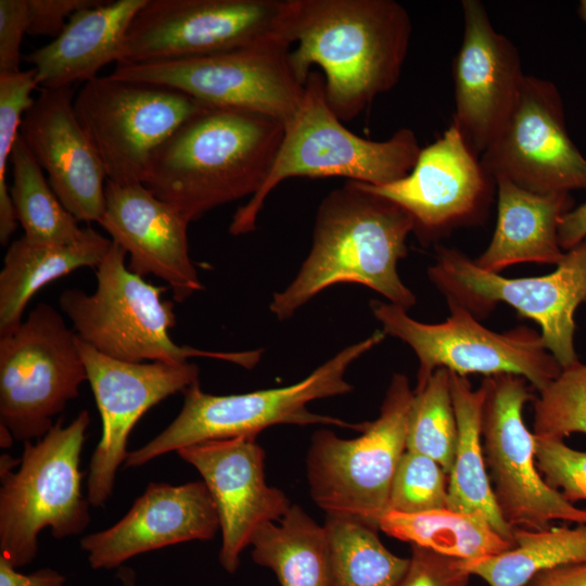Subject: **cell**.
<instances>
[{"label":"cell","mask_w":586,"mask_h":586,"mask_svg":"<svg viewBox=\"0 0 586 586\" xmlns=\"http://www.w3.org/2000/svg\"><path fill=\"white\" fill-rule=\"evenodd\" d=\"M411 29L393 0H285L280 36L296 43L290 62L298 80L319 66L328 105L349 122L396 86Z\"/></svg>","instance_id":"6da1fadb"},{"label":"cell","mask_w":586,"mask_h":586,"mask_svg":"<svg viewBox=\"0 0 586 586\" xmlns=\"http://www.w3.org/2000/svg\"><path fill=\"white\" fill-rule=\"evenodd\" d=\"M284 124L259 113L204 106L153 153L142 183L189 224L253 196L265 182Z\"/></svg>","instance_id":"7a4b0ae2"},{"label":"cell","mask_w":586,"mask_h":586,"mask_svg":"<svg viewBox=\"0 0 586 586\" xmlns=\"http://www.w3.org/2000/svg\"><path fill=\"white\" fill-rule=\"evenodd\" d=\"M411 216L356 181H346L320 203L313 246L292 282L269 305L284 321L323 290L340 283L365 285L406 310L417 298L397 266L413 232Z\"/></svg>","instance_id":"3957f363"},{"label":"cell","mask_w":586,"mask_h":586,"mask_svg":"<svg viewBox=\"0 0 586 586\" xmlns=\"http://www.w3.org/2000/svg\"><path fill=\"white\" fill-rule=\"evenodd\" d=\"M385 335L383 330L374 331L336 353L303 380L283 387L213 395L203 392L196 382L183 392L178 416L145 445L129 451L124 466L138 468L164 454L206 441L257 436L277 424L335 425L361 432L367 422L352 423L316 413L307 405L352 392L354 386L345 379L347 369Z\"/></svg>","instance_id":"277c9868"},{"label":"cell","mask_w":586,"mask_h":586,"mask_svg":"<svg viewBox=\"0 0 586 586\" xmlns=\"http://www.w3.org/2000/svg\"><path fill=\"white\" fill-rule=\"evenodd\" d=\"M420 151L417 136L408 128L383 141L349 131L327 103L322 73L311 71L297 112L284 124V136L265 182L237 209L229 232L240 235L254 231L266 199L289 178L343 177L383 186L407 176Z\"/></svg>","instance_id":"5b68a950"},{"label":"cell","mask_w":586,"mask_h":586,"mask_svg":"<svg viewBox=\"0 0 586 586\" xmlns=\"http://www.w3.org/2000/svg\"><path fill=\"white\" fill-rule=\"evenodd\" d=\"M126 255L112 242L95 268V291L67 289L60 295V307L79 340L102 355L129 362L180 364L208 357L245 369L258 364L263 349L225 353L176 344L169 333L176 324L174 303L162 297L168 286L153 285L131 272Z\"/></svg>","instance_id":"8992f818"},{"label":"cell","mask_w":586,"mask_h":586,"mask_svg":"<svg viewBox=\"0 0 586 586\" xmlns=\"http://www.w3.org/2000/svg\"><path fill=\"white\" fill-rule=\"evenodd\" d=\"M89 423L87 410L65 426L58 421L36 443H24L16 471L0 473V557L14 568L35 559L42 530L62 539L88 526L79 462Z\"/></svg>","instance_id":"52a82bcc"},{"label":"cell","mask_w":586,"mask_h":586,"mask_svg":"<svg viewBox=\"0 0 586 586\" xmlns=\"http://www.w3.org/2000/svg\"><path fill=\"white\" fill-rule=\"evenodd\" d=\"M413 390L403 373L393 374L379 417L355 438L328 429L316 431L306 456L309 494L326 513L379 530L398 462L406 451Z\"/></svg>","instance_id":"ba28073f"},{"label":"cell","mask_w":586,"mask_h":586,"mask_svg":"<svg viewBox=\"0 0 586 586\" xmlns=\"http://www.w3.org/2000/svg\"><path fill=\"white\" fill-rule=\"evenodd\" d=\"M446 302L450 314L441 323L415 320L406 309L390 302L372 300L369 304L384 333L408 344L418 357L413 392L420 391L438 368L463 377L470 373L486 377L515 374L538 392L562 371L535 330L518 327L498 333L481 324L460 304Z\"/></svg>","instance_id":"9c48e42d"},{"label":"cell","mask_w":586,"mask_h":586,"mask_svg":"<svg viewBox=\"0 0 586 586\" xmlns=\"http://www.w3.org/2000/svg\"><path fill=\"white\" fill-rule=\"evenodd\" d=\"M428 275L446 301L460 304L475 318L500 302L510 305L538 323L546 348L562 369L578 362L574 314L586 302V239L564 253L553 272L540 277L505 278L445 246L437 247Z\"/></svg>","instance_id":"30bf717a"},{"label":"cell","mask_w":586,"mask_h":586,"mask_svg":"<svg viewBox=\"0 0 586 586\" xmlns=\"http://www.w3.org/2000/svg\"><path fill=\"white\" fill-rule=\"evenodd\" d=\"M87 379L75 332L51 305L38 304L0 336V426L23 443L41 438Z\"/></svg>","instance_id":"8fae6325"},{"label":"cell","mask_w":586,"mask_h":586,"mask_svg":"<svg viewBox=\"0 0 586 586\" xmlns=\"http://www.w3.org/2000/svg\"><path fill=\"white\" fill-rule=\"evenodd\" d=\"M290 44L272 40L230 52L140 64H117L111 77L165 86L206 106L251 111L288 123L305 85L290 62Z\"/></svg>","instance_id":"7c38bea8"},{"label":"cell","mask_w":586,"mask_h":586,"mask_svg":"<svg viewBox=\"0 0 586 586\" xmlns=\"http://www.w3.org/2000/svg\"><path fill=\"white\" fill-rule=\"evenodd\" d=\"M482 446L488 479L502 519L514 530H545L556 520L586 524V509L570 502L538 472L536 440L523 420L534 400L527 381L502 373L486 377Z\"/></svg>","instance_id":"4fadbf2b"},{"label":"cell","mask_w":586,"mask_h":586,"mask_svg":"<svg viewBox=\"0 0 586 586\" xmlns=\"http://www.w3.org/2000/svg\"><path fill=\"white\" fill-rule=\"evenodd\" d=\"M204 106L173 88L110 75L86 81L74 98L107 180L120 183L142 182L157 148Z\"/></svg>","instance_id":"5bb4252c"},{"label":"cell","mask_w":586,"mask_h":586,"mask_svg":"<svg viewBox=\"0 0 586 586\" xmlns=\"http://www.w3.org/2000/svg\"><path fill=\"white\" fill-rule=\"evenodd\" d=\"M284 11L285 0H148L128 29L117 64L188 59L284 41L280 36Z\"/></svg>","instance_id":"9a60e30c"},{"label":"cell","mask_w":586,"mask_h":586,"mask_svg":"<svg viewBox=\"0 0 586 586\" xmlns=\"http://www.w3.org/2000/svg\"><path fill=\"white\" fill-rule=\"evenodd\" d=\"M495 180L538 194L586 190V158L569 136L553 82L525 75L504 129L480 157Z\"/></svg>","instance_id":"2e32d148"},{"label":"cell","mask_w":586,"mask_h":586,"mask_svg":"<svg viewBox=\"0 0 586 586\" xmlns=\"http://www.w3.org/2000/svg\"><path fill=\"white\" fill-rule=\"evenodd\" d=\"M102 421L101 438L90 457L87 497L101 507L113 493L117 470L124 464L128 437L152 407L199 382V367L186 361L129 362L100 354L76 336Z\"/></svg>","instance_id":"e0dca14e"},{"label":"cell","mask_w":586,"mask_h":586,"mask_svg":"<svg viewBox=\"0 0 586 586\" xmlns=\"http://www.w3.org/2000/svg\"><path fill=\"white\" fill-rule=\"evenodd\" d=\"M360 186L406 211L423 243L455 228L482 222L496 189L495 180L451 123L421 149L407 176L383 186Z\"/></svg>","instance_id":"ac0fdd59"},{"label":"cell","mask_w":586,"mask_h":586,"mask_svg":"<svg viewBox=\"0 0 586 586\" xmlns=\"http://www.w3.org/2000/svg\"><path fill=\"white\" fill-rule=\"evenodd\" d=\"M463 36L453 62L455 111L450 120L479 156L507 124L525 74L513 42L498 33L485 5L462 0Z\"/></svg>","instance_id":"d6986e66"},{"label":"cell","mask_w":586,"mask_h":586,"mask_svg":"<svg viewBox=\"0 0 586 586\" xmlns=\"http://www.w3.org/2000/svg\"><path fill=\"white\" fill-rule=\"evenodd\" d=\"M257 436L214 440L177 450L201 474L215 504L221 531L219 563L230 574L257 530L278 522L292 507L265 477V450Z\"/></svg>","instance_id":"ffe728a7"},{"label":"cell","mask_w":586,"mask_h":586,"mask_svg":"<svg viewBox=\"0 0 586 586\" xmlns=\"http://www.w3.org/2000/svg\"><path fill=\"white\" fill-rule=\"evenodd\" d=\"M74 98L72 87L40 89L23 117L20 136L63 206L78 221L99 222L107 176L76 116Z\"/></svg>","instance_id":"44dd1931"},{"label":"cell","mask_w":586,"mask_h":586,"mask_svg":"<svg viewBox=\"0 0 586 586\" xmlns=\"http://www.w3.org/2000/svg\"><path fill=\"white\" fill-rule=\"evenodd\" d=\"M98 224L129 255L128 269L162 279L174 301L182 303L204 289L189 253V222L142 182L107 180Z\"/></svg>","instance_id":"7402d4cb"},{"label":"cell","mask_w":586,"mask_h":586,"mask_svg":"<svg viewBox=\"0 0 586 586\" xmlns=\"http://www.w3.org/2000/svg\"><path fill=\"white\" fill-rule=\"evenodd\" d=\"M219 528L215 504L203 481L151 483L118 522L86 535L80 547L92 569H114L148 551L209 540Z\"/></svg>","instance_id":"603a6c76"},{"label":"cell","mask_w":586,"mask_h":586,"mask_svg":"<svg viewBox=\"0 0 586 586\" xmlns=\"http://www.w3.org/2000/svg\"><path fill=\"white\" fill-rule=\"evenodd\" d=\"M148 0H115L75 12L48 44L25 56L40 88L72 87L118 62L128 29Z\"/></svg>","instance_id":"cb8c5ba5"},{"label":"cell","mask_w":586,"mask_h":586,"mask_svg":"<svg viewBox=\"0 0 586 586\" xmlns=\"http://www.w3.org/2000/svg\"><path fill=\"white\" fill-rule=\"evenodd\" d=\"M497 222L487 249L475 259L482 269L498 272L519 263L558 265L564 253L558 229L572 209L568 192L538 194L497 178Z\"/></svg>","instance_id":"d4e9b609"},{"label":"cell","mask_w":586,"mask_h":586,"mask_svg":"<svg viewBox=\"0 0 586 586\" xmlns=\"http://www.w3.org/2000/svg\"><path fill=\"white\" fill-rule=\"evenodd\" d=\"M111 244L90 226L66 244L33 243L24 235L13 241L0 272V336L20 327L28 302L41 288L78 268H97Z\"/></svg>","instance_id":"484cf974"},{"label":"cell","mask_w":586,"mask_h":586,"mask_svg":"<svg viewBox=\"0 0 586 586\" xmlns=\"http://www.w3.org/2000/svg\"><path fill=\"white\" fill-rule=\"evenodd\" d=\"M449 378L458 438L448 474L447 508L484 515L494 530L514 546V530L502 519L496 505L483 454L485 386L482 383L474 390L467 377L451 371Z\"/></svg>","instance_id":"4316f807"},{"label":"cell","mask_w":586,"mask_h":586,"mask_svg":"<svg viewBox=\"0 0 586 586\" xmlns=\"http://www.w3.org/2000/svg\"><path fill=\"white\" fill-rule=\"evenodd\" d=\"M385 534L460 561H475L512 547L487 519L476 512L448 508L421 513L387 511L379 523Z\"/></svg>","instance_id":"83f0119b"},{"label":"cell","mask_w":586,"mask_h":586,"mask_svg":"<svg viewBox=\"0 0 586 586\" xmlns=\"http://www.w3.org/2000/svg\"><path fill=\"white\" fill-rule=\"evenodd\" d=\"M251 546L254 562L271 570L280 586H329L323 525L300 506L262 525Z\"/></svg>","instance_id":"f1b7e54d"},{"label":"cell","mask_w":586,"mask_h":586,"mask_svg":"<svg viewBox=\"0 0 586 586\" xmlns=\"http://www.w3.org/2000/svg\"><path fill=\"white\" fill-rule=\"evenodd\" d=\"M514 547L497 556L460 561L488 586H523L536 573L586 561V524L545 530L514 528Z\"/></svg>","instance_id":"f546056e"},{"label":"cell","mask_w":586,"mask_h":586,"mask_svg":"<svg viewBox=\"0 0 586 586\" xmlns=\"http://www.w3.org/2000/svg\"><path fill=\"white\" fill-rule=\"evenodd\" d=\"M329 586H397L409 558L391 552L372 528L352 518L326 513Z\"/></svg>","instance_id":"4dcf8cb0"},{"label":"cell","mask_w":586,"mask_h":586,"mask_svg":"<svg viewBox=\"0 0 586 586\" xmlns=\"http://www.w3.org/2000/svg\"><path fill=\"white\" fill-rule=\"evenodd\" d=\"M10 160L13 183L9 193L24 237L38 244H66L79 239L84 228L58 199L20 135Z\"/></svg>","instance_id":"1f68e13d"},{"label":"cell","mask_w":586,"mask_h":586,"mask_svg":"<svg viewBox=\"0 0 586 586\" xmlns=\"http://www.w3.org/2000/svg\"><path fill=\"white\" fill-rule=\"evenodd\" d=\"M457 438L449 371L438 368L420 391L413 392L407 420L406 450L433 459L449 474Z\"/></svg>","instance_id":"d6a6232c"},{"label":"cell","mask_w":586,"mask_h":586,"mask_svg":"<svg viewBox=\"0 0 586 586\" xmlns=\"http://www.w3.org/2000/svg\"><path fill=\"white\" fill-rule=\"evenodd\" d=\"M534 398L533 434L537 438L563 441L573 433L586 434V365L577 362L560 374Z\"/></svg>","instance_id":"836d02e7"},{"label":"cell","mask_w":586,"mask_h":586,"mask_svg":"<svg viewBox=\"0 0 586 586\" xmlns=\"http://www.w3.org/2000/svg\"><path fill=\"white\" fill-rule=\"evenodd\" d=\"M38 87L34 68L0 73V242L5 245L17 228L15 212L7 184L8 162L20 135L27 110L33 105V90Z\"/></svg>","instance_id":"e575fe53"},{"label":"cell","mask_w":586,"mask_h":586,"mask_svg":"<svg viewBox=\"0 0 586 586\" xmlns=\"http://www.w3.org/2000/svg\"><path fill=\"white\" fill-rule=\"evenodd\" d=\"M448 474L433 459L406 450L396 468L388 510L421 513L447 508Z\"/></svg>","instance_id":"d590c367"},{"label":"cell","mask_w":586,"mask_h":586,"mask_svg":"<svg viewBox=\"0 0 586 586\" xmlns=\"http://www.w3.org/2000/svg\"><path fill=\"white\" fill-rule=\"evenodd\" d=\"M535 440L536 466L547 484L572 504L586 500V451L563 441Z\"/></svg>","instance_id":"8d00e7d4"},{"label":"cell","mask_w":586,"mask_h":586,"mask_svg":"<svg viewBox=\"0 0 586 586\" xmlns=\"http://www.w3.org/2000/svg\"><path fill=\"white\" fill-rule=\"evenodd\" d=\"M470 578L460 560L411 545L408 570L397 586H469Z\"/></svg>","instance_id":"74e56055"},{"label":"cell","mask_w":586,"mask_h":586,"mask_svg":"<svg viewBox=\"0 0 586 586\" xmlns=\"http://www.w3.org/2000/svg\"><path fill=\"white\" fill-rule=\"evenodd\" d=\"M27 29V1L0 0V73L21 71V46Z\"/></svg>","instance_id":"f35d334b"},{"label":"cell","mask_w":586,"mask_h":586,"mask_svg":"<svg viewBox=\"0 0 586 586\" xmlns=\"http://www.w3.org/2000/svg\"><path fill=\"white\" fill-rule=\"evenodd\" d=\"M28 9V29L31 36L55 38L69 17L77 11L95 5L98 0H26Z\"/></svg>","instance_id":"ab89813d"},{"label":"cell","mask_w":586,"mask_h":586,"mask_svg":"<svg viewBox=\"0 0 586 586\" xmlns=\"http://www.w3.org/2000/svg\"><path fill=\"white\" fill-rule=\"evenodd\" d=\"M65 582V576L53 569L46 568L24 574L0 557V586H64Z\"/></svg>","instance_id":"60d3db41"},{"label":"cell","mask_w":586,"mask_h":586,"mask_svg":"<svg viewBox=\"0 0 586 586\" xmlns=\"http://www.w3.org/2000/svg\"><path fill=\"white\" fill-rule=\"evenodd\" d=\"M523 586H586V561L540 571Z\"/></svg>","instance_id":"b9f144b4"},{"label":"cell","mask_w":586,"mask_h":586,"mask_svg":"<svg viewBox=\"0 0 586 586\" xmlns=\"http://www.w3.org/2000/svg\"><path fill=\"white\" fill-rule=\"evenodd\" d=\"M586 239V202L569 211L560 220L558 241L563 252Z\"/></svg>","instance_id":"7bdbcfd3"},{"label":"cell","mask_w":586,"mask_h":586,"mask_svg":"<svg viewBox=\"0 0 586 586\" xmlns=\"http://www.w3.org/2000/svg\"><path fill=\"white\" fill-rule=\"evenodd\" d=\"M118 577L120 578L124 586H136L135 583V572L129 568H122L118 571Z\"/></svg>","instance_id":"ee69618b"},{"label":"cell","mask_w":586,"mask_h":586,"mask_svg":"<svg viewBox=\"0 0 586 586\" xmlns=\"http://www.w3.org/2000/svg\"><path fill=\"white\" fill-rule=\"evenodd\" d=\"M578 14L586 24V0H582L578 5Z\"/></svg>","instance_id":"f6af8a7d"}]
</instances>
